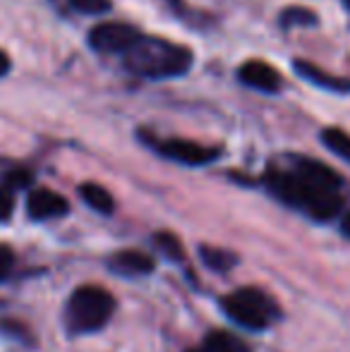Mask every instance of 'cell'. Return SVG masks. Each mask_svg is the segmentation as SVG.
I'll list each match as a JSON object with an SVG mask.
<instances>
[{"instance_id": "1", "label": "cell", "mask_w": 350, "mask_h": 352, "mask_svg": "<svg viewBox=\"0 0 350 352\" xmlns=\"http://www.w3.org/2000/svg\"><path fill=\"white\" fill-rule=\"evenodd\" d=\"M264 182L276 199L314 221H331L343 206L341 175L314 158L290 156L285 168H269Z\"/></svg>"}, {"instance_id": "2", "label": "cell", "mask_w": 350, "mask_h": 352, "mask_svg": "<svg viewBox=\"0 0 350 352\" xmlns=\"http://www.w3.org/2000/svg\"><path fill=\"white\" fill-rule=\"evenodd\" d=\"M130 72L146 79L182 77L192 67V51L180 43L166 41L161 36H144L122 56Z\"/></svg>"}, {"instance_id": "3", "label": "cell", "mask_w": 350, "mask_h": 352, "mask_svg": "<svg viewBox=\"0 0 350 352\" xmlns=\"http://www.w3.org/2000/svg\"><path fill=\"white\" fill-rule=\"evenodd\" d=\"M116 300L101 285H82L70 295L65 305V326L70 333L85 336L103 329L111 321Z\"/></svg>"}, {"instance_id": "4", "label": "cell", "mask_w": 350, "mask_h": 352, "mask_svg": "<svg viewBox=\"0 0 350 352\" xmlns=\"http://www.w3.org/2000/svg\"><path fill=\"white\" fill-rule=\"evenodd\" d=\"M221 309L233 324L248 331H264L278 321L281 309L269 292L259 287H238L221 300Z\"/></svg>"}, {"instance_id": "5", "label": "cell", "mask_w": 350, "mask_h": 352, "mask_svg": "<svg viewBox=\"0 0 350 352\" xmlns=\"http://www.w3.org/2000/svg\"><path fill=\"white\" fill-rule=\"evenodd\" d=\"M142 38V32L125 22H101L89 32V46L106 56H125Z\"/></svg>"}, {"instance_id": "6", "label": "cell", "mask_w": 350, "mask_h": 352, "mask_svg": "<svg viewBox=\"0 0 350 352\" xmlns=\"http://www.w3.org/2000/svg\"><path fill=\"white\" fill-rule=\"evenodd\" d=\"M149 146H154V151H159L164 158H171L182 166H206V163L219 158V148L214 146H201L197 142L190 140H156L149 137Z\"/></svg>"}, {"instance_id": "7", "label": "cell", "mask_w": 350, "mask_h": 352, "mask_svg": "<svg viewBox=\"0 0 350 352\" xmlns=\"http://www.w3.org/2000/svg\"><path fill=\"white\" fill-rule=\"evenodd\" d=\"M70 211V204L63 195L46 187H36L27 197V213L34 221H48V218H61Z\"/></svg>"}, {"instance_id": "8", "label": "cell", "mask_w": 350, "mask_h": 352, "mask_svg": "<svg viewBox=\"0 0 350 352\" xmlns=\"http://www.w3.org/2000/svg\"><path fill=\"white\" fill-rule=\"evenodd\" d=\"M156 261L151 254L140 250H120L108 259V269L116 276L122 278H140V276H149L154 271Z\"/></svg>"}, {"instance_id": "9", "label": "cell", "mask_w": 350, "mask_h": 352, "mask_svg": "<svg viewBox=\"0 0 350 352\" xmlns=\"http://www.w3.org/2000/svg\"><path fill=\"white\" fill-rule=\"evenodd\" d=\"M238 77L243 84H248V87H252V89H259V91H266V94L278 91L281 84H283L278 70L264 60H248L245 65H240Z\"/></svg>"}, {"instance_id": "10", "label": "cell", "mask_w": 350, "mask_h": 352, "mask_svg": "<svg viewBox=\"0 0 350 352\" xmlns=\"http://www.w3.org/2000/svg\"><path fill=\"white\" fill-rule=\"evenodd\" d=\"M187 352H252V350H250V345L243 338H238L230 331H211L201 340V345H197V348Z\"/></svg>"}, {"instance_id": "11", "label": "cell", "mask_w": 350, "mask_h": 352, "mask_svg": "<svg viewBox=\"0 0 350 352\" xmlns=\"http://www.w3.org/2000/svg\"><path fill=\"white\" fill-rule=\"evenodd\" d=\"M293 67L298 70L300 77H305L307 82L317 84V87H322V89H331V91H350V82H346V79H338V77H331V74H327L322 67L312 65V63H307V60H295Z\"/></svg>"}, {"instance_id": "12", "label": "cell", "mask_w": 350, "mask_h": 352, "mask_svg": "<svg viewBox=\"0 0 350 352\" xmlns=\"http://www.w3.org/2000/svg\"><path fill=\"white\" fill-rule=\"evenodd\" d=\"M80 197L85 199L87 206H91L94 211L103 213V216H108V213H113V209H116L113 195L106 187L96 185V182H85V185L80 187Z\"/></svg>"}, {"instance_id": "13", "label": "cell", "mask_w": 350, "mask_h": 352, "mask_svg": "<svg viewBox=\"0 0 350 352\" xmlns=\"http://www.w3.org/2000/svg\"><path fill=\"white\" fill-rule=\"evenodd\" d=\"M199 252H201V261H204L211 271H219V274H223V271L233 269V266L238 264L235 254H233V252H228V250H219V247L201 245Z\"/></svg>"}, {"instance_id": "14", "label": "cell", "mask_w": 350, "mask_h": 352, "mask_svg": "<svg viewBox=\"0 0 350 352\" xmlns=\"http://www.w3.org/2000/svg\"><path fill=\"white\" fill-rule=\"evenodd\" d=\"M322 142L327 144L329 151H333L336 156H341L343 161L350 163V135L343 132L341 127H327L322 132Z\"/></svg>"}, {"instance_id": "15", "label": "cell", "mask_w": 350, "mask_h": 352, "mask_svg": "<svg viewBox=\"0 0 350 352\" xmlns=\"http://www.w3.org/2000/svg\"><path fill=\"white\" fill-rule=\"evenodd\" d=\"M281 24H283L285 29L312 27V24H317V14L307 8H288V10H283V14H281Z\"/></svg>"}, {"instance_id": "16", "label": "cell", "mask_w": 350, "mask_h": 352, "mask_svg": "<svg viewBox=\"0 0 350 352\" xmlns=\"http://www.w3.org/2000/svg\"><path fill=\"white\" fill-rule=\"evenodd\" d=\"M156 245L166 252V256H171V259H175V261H180L182 256H185L180 240H177L173 232H159V235H156Z\"/></svg>"}, {"instance_id": "17", "label": "cell", "mask_w": 350, "mask_h": 352, "mask_svg": "<svg viewBox=\"0 0 350 352\" xmlns=\"http://www.w3.org/2000/svg\"><path fill=\"white\" fill-rule=\"evenodd\" d=\"M70 5L85 14H103L111 10V0H70Z\"/></svg>"}, {"instance_id": "18", "label": "cell", "mask_w": 350, "mask_h": 352, "mask_svg": "<svg viewBox=\"0 0 350 352\" xmlns=\"http://www.w3.org/2000/svg\"><path fill=\"white\" fill-rule=\"evenodd\" d=\"M14 211V197L12 190H8L5 185H0V223H5Z\"/></svg>"}, {"instance_id": "19", "label": "cell", "mask_w": 350, "mask_h": 352, "mask_svg": "<svg viewBox=\"0 0 350 352\" xmlns=\"http://www.w3.org/2000/svg\"><path fill=\"white\" fill-rule=\"evenodd\" d=\"M29 182H32V175H29L27 170H22V168L5 175V187H8V190H19V187H27Z\"/></svg>"}, {"instance_id": "20", "label": "cell", "mask_w": 350, "mask_h": 352, "mask_svg": "<svg viewBox=\"0 0 350 352\" xmlns=\"http://www.w3.org/2000/svg\"><path fill=\"white\" fill-rule=\"evenodd\" d=\"M12 266H14V252H12V247L0 245V280L8 278L10 271H12Z\"/></svg>"}, {"instance_id": "21", "label": "cell", "mask_w": 350, "mask_h": 352, "mask_svg": "<svg viewBox=\"0 0 350 352\" xmlns=\"http://www.w3.org/2000/svg\"><path fill=\"white\" fill-rule=\"evenodd\" d=\"M8 72H10V58H8V53L0 48V77H5Z\"/></svg>"}, {"instance_id": "22", "label": "cell", "mask_w": 350, "mask_h": 352, "mask_svg": "<svg viewBox=\"0 0 350 352\" xmlns=\"http://www.w3.org/2000/svg\"><path fill=\"white\" fill-rule=\"evenodd\" d=\"M341 232L350 240V211L346 213V216H343V221H341Z\"/></svg>"}, {"instance_id": "23", "label": "cell", "mask_w": 350, "mask_h": 352, "mask_svg": "<svg viewBox=\"0 0 350 352\" xmlns=\"http://www.w3.org/2000/svg\"><path fill=\"white\" fill-rule=\"evenodd\" d=\"M343 3H346V8L350 10V0H343Z\"/></svg>"}]
</instances>
